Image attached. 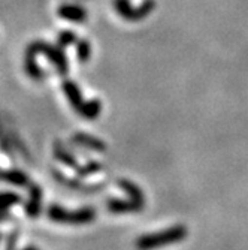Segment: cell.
<instances>
[{
	"mask_svg": "<svg viewBox=\"0 0 248 250\" xmlns=\"http://www.w3.org/2000/svg\"><path fill=\"white\" fill-rule=\"evenodd\" d=\"M35 50L38 51V54H43L45 57H48L51 60V63H54V66L57 67V71L60 74H66L67 72V60L64 53L60 48H54L50 47L45 42H35L32 43Z\"/></svg>",
	"mask_w": 248,
	"mask_h": 250,
	"instance_id": "3",
	"label": "cell"
},
{
	"mask_svg": "<svg viewBox=\"0 0 248 250\" xmlns=\"http://www.w3.org/2000/svg\"><path fill=\"white\" fill-rule=\"evenodd\" d=\"M118 186L127 193V196H129L130 199H134V201H138V202L145 204L144 192L141 190V188H139L138 185H134L133 181L126 180V178H121V180H118Z\"/></svg>",
	"mask_w": 248,
	"mask_h": 250,
	"instance_id": "10",
	"label": "cell"
},
{
	"mask_svg": "<svg viewBox=\"0 0 248 250\" xmlns=\"http://www.w3.org/2000/svg\"><path fill=\"white\" fill-rule=\"evenodd\" d=\"M100 111H102V104L99 101L93 99V101L84 102V105L81 106V109L78 112L84 119L93 120V119H96L100 114Z\"/></svg>",
	"mask_w": 248,
	"mask_h": 250,
	"instance_id": "12",
	"label": "cell"
},
{
	"mask_svg": "<svg viewBox=\"0 0 248 250\" xmlns=\"http://www.w3.org/2000/svg\"><path fill=\"white\" fill-rule=\"evenodd\" d=\"M74 141L78 143L79 146L85 147V148H90L93 151H105L106 150V146L103 141H100L99 138H95L92 135H85V133H76L74 136Z\"/></svg>",
	"mask_w": 248,
	"mask_h": 250,
	"instance_id": "8",
	"label": "cell"
},
{
	"mask_svg": "<svg viewBox=\"0 0 248 250\" xmlns=\"http://www.w3.org/2000/svg\"><path fill=\"white\" fill-rule=\"evenodd\" d=\"M78 59L81 60V62H85V60H88V57H90V43L87 42V41H81V42H78Z\"/></svg>",
	"mask_w": 248,
	"mask_h": 250,
	"instance_id": "16",
	"label": "cell"
},
{
	"mask_svg": "<svg viewBox=\"0 0 248 250\" xmlns=\"http://www.w3.org/2000/svg\"><path fill=\"white\" fill-rule=\"evenodd\" d=\"M42 208V189L36 185L30 186L29 201L26 204V213L30 217H36L40 213Z\"/></svg>",
	"mask_w": 248,
	"mask_h": 250,
	"instance_id": "5",
	"label": "cell"
},
{
	"mask_svg": "<svg viewBox=\"0 0 248 250\" xmlns=\"http://www.w3.org/2000/svg\"><path fill=\"white\" fill-rule=\"evenodd\" d=\"M54 156L57 157V161H60L61 164H64L66 167H69V168H74V169H78L79 165L78 162L75 161V157L67 151L66 148H63L61 146H54Z\"/></svg>",
	"mask_w": 248,
	"mask_h": 250,
	"instance_id": "13",
	"label": "cell"
},
{
	"mask_svg": "<svg viewBox=\"0 0 248 250\" xmlns=\"http://www.w3.org/2000/svg\"><path fill=\"white\" fill-rule=\"evenodd\" d=\"M47 213L50 220L57 223H66V225H87L96 219V211L90 207L69 211L66 208H61L57 204H53V206H50Z\"/></svg>",
	"mask_w": 248,
	"mask_h": 250,
	"instance_id": "2",
	"label": "cell"
},
{
	"mask_svg": "<svg viewBox=\"0 0 248 250\" xmlns=\"http://www.w3.org/2000/svg\"><path fill=\"white\" fill-rule=\"evenodd\" d=\"M72 42H75V35L74 33H71V32L60 33V36H58V45H60V47H66V45H69Z\"/></svg>",
	"mask_w": 248,
	"mask_h": 250,
	"instance_id": "17",
	"label": "cell"
},
{
	"mask_svg": "<svg viewBox=\"0 0 248 250\" xmlns=\"http://www.w3.org/2000/svg\"><path fill=\"white\" fill-rule=\"evenodd\" d=\"M61 85H63V92L66 93L67 99H69L72 108L75 111H79L81 106L84 105V101H82V95H81L79 87L75 83H72V81H64Z\"/></svg>",
	"mask_w": 248,
	"mask_h": 250,
	"instance_id": "6",
	"label": "cell"
},
{
	"mask_svg": "<svg viewBox=\"0 0 248 250\" xmlns=\"http://www.w3.org/2000/svg\"><path fill=\"white\" fill-rule=\"evenodd\" d=\"M36 54H38V51L35 50L33 45H30L26 51V72L33 80H40L43 77V74H42V69L39 67V64L36 63Z\"/></svg>",
	"mask_w": 248,
	"mask_h": 250,
	"instance_id": "7",
	"label": "cell"
},
{
	"mask_svg": "<svg viewBox=\"0 0 248 250\" xmlns=\"http://www.w3.org/2000/svg\"><path fill=\"white\" fill-rule=\"evenodd\" d=\"M189 235V231L184 225H175L171 228H166L160 232H151L139 237L136 240V249L138 250H154L162 249L171 244L181 243Z\"/></svg>",
	"mask_w": 248,
	"mask_h": 250,
	"instance_id": "1",
	"label": "cell"
},
{
	"mask_svg": "<svg viewBox=\"0 0 248 250\" xmlns=\"http://www.w3.org/2000/svg\"><path fill=\"white\" fill-rule=\"evenodd\" d=\"M21 202V196L12 192H0V211L9 213V208Z\"/></svg>",
	"mask_w": 248,
	"mask_h": 250,
	"instance_id": "14",
	"label": "cell"
},
{
	"mask_svg": "<svg viewBox=\"0 0 248 250\" xmlns=\"http://www.w3.org/2000/svg\"><path fill=\"white\" fill-rule=\"evenodd\" d=\"M0 180L6 181L9 185L14 186H27L29 178L24 172H21L18 169H9V171H0Z\"/></svg>",
	"mask_w": 248,
	"mask_h": 250,
	"instance_id": "9",
	"label": "cell"
},
{
	"mask_svg": "<svg viewBox=\"0 0 248 250\" xmlns=\"http://www.w3.org/2000/svg\"><path fill=\"white\" fill-rule=\"evenodd\" d=\"M22 250H38L36 247H26V249H22Z\"/></svg>",
	"mask_w": 248,
	"mask_h": 250,
	"instance_id": "19",
	"label": "cell"
},
{
	"mask_svg": "<svg viewBox=\"0 0 248 250\" xmlns=\"http://www.w3.org/2000/svg\"><path fill=\"white\" fill-rule=\"evenodd\" d=\"M6 216H8V213H5V211H0V220H3Z\"/></svg>",
	"mask_w": 248,
	"mask_h": 250,
	"instance_id": "18",
	"label": "cell"
},
{
	"mask_svg": "<svg viewBox=\"0 0 248 250\" xmlns=\"http://www.w3.org/2000/svg\"><path fill=\"white\" fill-rule=\"evenodd\" d=\"M58 15L69 21H82L85 18V12L82 8L75 5H64L58 9Z\"/></svg>",
	"mask_w": 248,
	"mask_h": 250,
	"instance_id": "11",
	"label": "cell"
},
{
	"mask_svg": "<svg viewBox=\"0 0 248 250\" xmlns=\"http://www.w3.org/2000/svg\"><path fill=\"white\" fill-rule=\"evenodd\" d=\"M145 204L138 202L134 199H120V198H111L106 202L108 211L114 214H126V213H138L144 208Z\"/></svg>",
	"mask_w": 248,
	"mask_h": 250,
	"instance_id": "4",
	"label": "cell"
},
{
	"mask_svg": "<svg viewBox=\"0 0 248 250\" xmlns=\"http://www.w3.org/2000/svg\"><path fill=\"white\" fill-rule=\"evenodd\" d=\"M102 168H103V165L100 162L92 161V162H88L84 167H79L76 171H78V175L79 177H87V175H92V174H96V172L102 171Z\"/></svg>",
	"mask_w": 248,
	"mask_h": 250,
	"instance_id": "15",
	"label": "cell"
}]
</instances>
